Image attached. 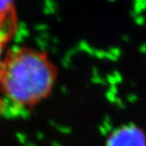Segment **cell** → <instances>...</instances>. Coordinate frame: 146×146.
<instances>
[{
  "label": "cell",
  "mask_w": 146,
  "mask_h": 146,
  "mask_svg": "<svg viewBox=\"0 0 146 146\" xmlns=\"http://www.w3.org/2000/svg\"><path fill=\"white\" fill-rule=\"evenodd\" d=\"M13 0H0V13L13 8Z\"/></svg>",
  "instance_id": "277c9868"
},
{
  "label": "cell",
  "mask_w": 146,
  "mask_h": 146,
  "mask_svg": "<svg viewBox=\"0 0 146 146\" xmlns=\"http://www.w3.org/2000/svg\"><path fill=\"white\" fill-rule=\"evenodd\" d=\"M18 27V19L14 7L0 13V70L5 56V48L9 41L13 37ZM2 108V100L0 97V111Z\"/></svg>",
  "instance_id": "3957f363"
},
{
  "label": "cell",
  "mask_w": 146,
  "mask_h": 146,
  "mask_svg": "<svg viewBox=\"0 0 146 146\" xmlns=\"http://www.w3.org/2000/svg\"><path fill=\"white\" fill-rule=\"evenodd\" d=\"M56 70L40 50L20 47L6 52L0 70V93L19 107H33L53 90Z\"/></svg>",
  "instance_id": "6da1fadb"
},
{
  "label": "cell",
  "mask_w": 146,
  "mask_h": 146,
  "mask_svg": "<svg viewBox=\"0 0 146 146\" xmlns=\"http://www.w3.org/2000/svg\"><path fill=\"white\" fill-rule=\"evenodd\" d=\"M106 146H146V135L135 125L126 124L110 134Z\"/></svg>",
  "instance_id": "7a4b0ae2"
}]
</instances>
